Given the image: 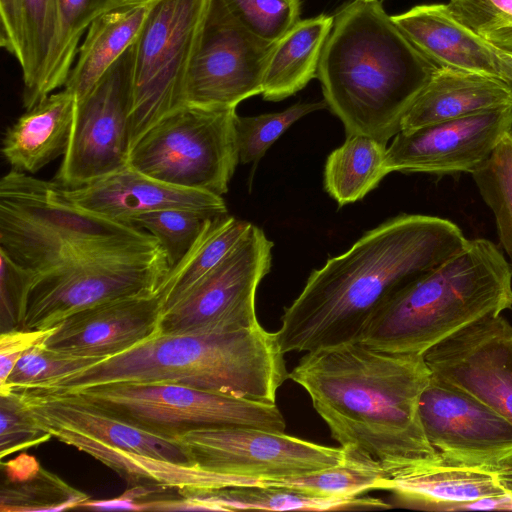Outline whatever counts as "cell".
Returning a JSON list of instances; mask_svg holds the SVG:
<instances>
[{
    "instance_id": "9c48e42d",
    "label": "cell",
    "mask_w": 512,
    "mask_h": 512,
    "mask_svg": "<svg viewBox=\"0 0 512 512\" xmlns=\"http://www.w3.org/2000/svg\"><path fill=\"white\" fill-rule=\"evenodd\" d=\"M169 271L162 248L148 253L87 259L33 274L9 316L12 328L47 330L88 307L157 293Z\"/></svg>"
},
{
    "instance_id": "4fadbf2b",
    "label": "cell",
    "mask_w": 512,
    "mask_h": 512,
    "mask_svg": "<svg viewBox=\"0 0 512 512\" xmlns=\"http://www.w3.org/2000/svg\"><path fill=\"white\" fill-rule=\"evenodd\" d=\"M273 46L246 29L223 0H209L188 71L186 104L236 108L261 94Z\"/></svg>"
},
{
    "instance_id": "f35d334b",
    "label": "cell",
    "mask_w": 512,
    "mask_h": 512,
    "mask_svg": "<svg viewBox=\"0 0 512 512\" xmlns=\"http://www.w3.org/2000/svg\"><path fill=\"white\" fill-rule=\"evenodd\" d=\"M446 5L491 47L512 53V0H449Z\"/></svg>"
},
{
    "instance_id": "ffe728a7",
    "label": "cell",
    "mask_w": 512,
    "mask_h": 512,
    "mask_svg": "<svg viewBox=\"0 0 512 512\" xmlns=\"http://www.w3.org/2000/svg\"><path fill=\"white\" fill-rule=\"evenodd\" d=\"M159 292L119 298L76 312L44 344L53 350L109 358L159 334Z\"/></svg>"
},
{
    "instance_id": "3957f363",
    "label": "cell",
    "mask_w": 512,
    "mask_h": 512,
    "mask_svg": "<svg viewBox=\"0 0 512 512\" xmlns=\"http://www.w3.org/2000/svg\"><path fill=\"white\" fill-rule=\"evenodd\" d=\"M438 68L378 0H354L334 16L317 77L347 135L387 144Z\"/></svg>"
},
{
    "instance_id": "836d02e7",
    "label": "cell",
    "mask_w": 512,
    "mask_h": 512,
    "mask_svg": "<svg viewBox=\"0 0 512 512\" xmlns=\"http://www.w3.org/2000/svg\"><path fill=\"white\" fill-rule=\"evenodd\" d=\"M471 175L494 215L499 241L512 267V131Z\"/></svg>"
},
{
    "instance_id": "7bdbcfd3",
    "label": "cell",
    "mask_w": 512,
    "mask_h": 512,
    "mask_svg": "<svg viewBox=\"0 0 512 512\" xmlns=\"http://www.w3.org/2000/svg\"><path fill=\"white\" fill-rule=\"evenodd\" d=\"M58 325L47 330H22L12 328L0 335V386H2L21 355L33 346L44 342Z\"/></svg>"
},
{
    "instance_id": "60d3db41",
    "label": "cell",
    "mask_w": 512,
    "mask_h": 512,
    "mask_svg": "<svg viewBox=\"0 0 512 512\" xmlns=\"http://www.w3.org/2000/svg\"><path fill=\"white\" fill-rule=\"evenodd\" d=\"M1 458L49 440L52 435L40 427L10 392L0 394Z\"/></svg>"
},
{
    "instance_id": "74e56055",
    "label": "cell",
    "mask_w": 512,
    "mask_h": 512,
    "mask_svg": "<svg viewBox=\"0 0 512 512\" xmlns=\"http://www.w3.org/2000/svg\"><path fill=\"white\" fill-rule=\"evenodd\" d=\"M327 108L325 101L297 103L284 111L258 116H239L235 120L239 161L257 164L268 148L293 123L303 116Z\"/></svg>"
},
{
    "instance_id": "277c9868",
    "label": "cell",
    "mask_w": 512,
    "mask_h": 512,
    "mask_svg": "<svg viewBox=\"0 0 512 512\" xmlns=\"http://www.w3.org/2000/svg\"><path fill=\"white\" fill-rule=\"evenodd\" d=\"M288 376L275 332L258 324L236 330L158 334L84 370L33 388L172 383L275 404L277 391Z\"/></svg>"
},
{
    "instance_id": "d6a6232c",
    "label": "cell",
    "mask_w": 512,
    "mask_h": 512,
    "mask_svg": "<svg viewBox=\"0 0 512 512\" xmlns=\"http://www.w3.org/2000/svg\"><path fill=\"white\" fill-rule=\"evenodd\" d=\"M386 476L377 468L351 460L318 471L261 479V485L294 489L314 496L347 499L376 490V485Z\"/></svg>"
},
{
    "instance_id": "603a6c76",
    "label": "cell",
    "mask_w": 512,
    "mask_h": 512,
    "mask_svg": "<svg viewBox=\"0 0 512 512\" xmlns=\"http://www.w3.org/2000/svg\"><path fill=\"white\" fill-rule=\"evenodd\" d=\"M391 18L413 45L439 68L498 78L493 47L460 23L446 4L418 5Z\"/></svg>"
},
{
    "instance_id": "484cf974",
    "label": "cell",
    "mask_w": 512,
    "mask_h": 512,
    "mask_svg": "<svg viewBox=\"0 0 512 512\" xmlns=\"http://www.w3.org/2000/svg\"><path fill=\"white\" fill-rule=\"evenodd\" d=\"M153 2L112 9L88 27L64 88L84 98L138 38Z\"/></svg>"
},
{
    "instance_id": "4316f807",
    "label": "cell",
    "mask_w": 512,
    "mask_h": 512,
    "mask_svg": "<svg viewBox=\"0 0 512 512\" xmlns=\"http://www.w3.org/2000/svg\"><path fill=\"white\" fill-rule=\"evenodd\" d=\"M333 22L334 16L326 14L300 20L274 43L263 78V99L283 100L317 77Z\"/></svg>"
},
{
    "instance_id": "ee69618b",
    "label": "cell",
    "mask_w": 512,
    "mask_h": 512,
    "mask_svg": "<svg viewBox=\"0 0 512 512\" xmlns=\"http://www.w3.org/2000/svg\"><path fill=\"white\" fill-rule=\"evenodd\" d=\"M8 482H23L38 474L41 470L36 459L29 455H20L18 458L2 464Z\"/></svg>"
},
{
    "instance_id": "8d00e7d4",
    "label": "cell",
    "mask_w": 512,
    "mask_h": 512,
    "mask_svg": "<svg viewBox=\"0 0 512 512\" xmlns=\"http://www.w3.org/2000/svg\"><path fill=\"white\" fill-rule=\"evenodd\" d=\"M102 360L53 350L42 342L21 355L6 382L0 386V394L16 388L45 386Z\"/></svg>"
},
{
    "instance_id": "5b68a950",
    "label": "cell",
    "mask_w": 512,
    "mask_h": 512,
    "mask_svg": "<svg viewBox=\"0 0 512 512\" xmlns=\"http://www.w3.org/2000/svg\"><path fill=\"white\" fill-rule=\"evenodd\" d=\"M512 309V267L490 240L458 253L395 293L372 316L359 342L381 351L423 355L469 324Z\"/></svg>"
},
{
    "instance_id": "4dcf8cb0",
    "label": "cell",
    "mask_w": 512,
    "mask_h": 512,
    "mask_svg": "<svg viewBox=\"0 0 512 512\" xmlns=\"http://www.w3.org/2000/svg\"><path fill=\"white\" fill-rule=\"evenodd\" d=\"M112 0H57L59 28L40 87V101L65 85L93 20L109 10Z\"/></svg>"
},
{
    "instance_id": "d6986e66",
    "label": "cell",
    "mask_w": 512,
    "mask_h": 512,
    "mask_svg": "<svg viewBox=\"0 0 512 512\" xmlns=\"http://www.w3.org/2000/svg\"><path fill=\"white\" fill-rule=\"evenodd\" d=\"M8 392L19 400L27 413L42 428L62 426L117 448L180 464L194 465L178 438L131 424L73 392L39 388H16Z\"/></svg>"
},
{
    "instance_id": "d590c367",
    "label": "cell",
    "mask_w": 512,
    "mask_h": 512,
    "mask_svg": "<svg viewBox=\"0 0 512 512\" xmlns=\"http://www.w3.org/2000/svg\"><path fill=\"white\" fill-rule=\"evenodd\" d=\"M89 500L57 476L43 470L23 482H7L1 491V511H60Z\"/></svg>"
},
{
    "instance_id": "2e32d148",
    "label": "cell",
    "mask_w": 512,
    "mask_h": 512,
    "mask_svg": "<svg viewBox=\"0 0 512 512\" xmlns=\"http://www.w3.org/2000/svg\"><path fill=\"white\" fill-rule=\"evenodd\" d=\"M512 131V105L400 131L386 149L391 172L472 173Z\"/></svg>"
},
{
    "instance_id": "8992f818",
    "label": "cell",
    "mask_w": 512,
    "mask_h": 512,
    "mask_svg": "<svg viewBox=\"0 0 512 512\" xmlns=\"http://www.w3.org/2000/svg\"><path fill=\"white\" fill-rule=\"evenodd\" d=\"M150 233L73 204L55 181L11 170L0 181V251L33 274L110 255L153 252Z\"/></svg>"
},
{
    "instance_id": "52a82bcc",
    "label": "cell",
    "mask_w": 512,
    "mask_h": 512,
    "mask_svg": "<svg viewBox=\"0 0 512 512\" xmlns=\"http://www.w3.org/2000/svg\"><path fill=\"white\" fill-rule=\"evenodd\" d=\"M236 117V108L185 104L132 146L129 165L161 182L222 196L239 162Z\"/></svg>"
},
{
    "instance_id": "7c38bea8",
    "label": "cell",
    "mask_w": 512,
    "mask_h": 512,
    "mask_svg": "<svg viewBox=\"0 0 512 512\" xmlns=\"http://www.w3.org/2000/svg\"><path fill=\"white\" fill-rule=\"evenodd\" d=\"M135 42L77 101L69 145L54 181L76 188L129 165Z\"/></svg>"
},
{
    "instance_id": "30bf717a",
    "label": "cell",
    "mask_w": 512,
    "mask_h": 512,
    "mask_svg": "<svg viewBox=\"0 0 512 512\" xmlns=\"http://www.w3.org/2000/svg\"><path fill=\"white\" fill-rule=\"evenodd\" d=\"M209 0H156L135 41L130 111L132 146L186 104V85Z\"/></svg>"
},
{
    "instance_id": "bcb514c9",
    "label": "cell",
    "mask_w": 512,
    "mask_h": 512,
    "mask_svg": "<svg viewBox=\"0 0 512 512\" xmlns=\"http://www.w3.org/2000/svg\"><path fill=\"white\" fill-rule=\"evenodd\" d=\"M494 53L498 79L503 82L512 96V53L503 52L497 49H494Z\"/></svg>"
},
{
    "instance_id": "f6af8a7d",
    "label": "cell",
    "mask_w": 512,
    "mask_h": 512,
    "mask_svg": "<svg viewBox=\"0 0 512 512\" xmlns=\"http://www.w3.org/2000/svg\"><path fill=\"white\" fill-rule=\"evenodd\" d=\"M78 507L94 509V510H140V506L137 502H134L130 499L119 497L114 500L107 501H86L80 504Z\"/></svg>"
},
{
    "instance_id": "8fae6325",
    "label": "cell",
    "mask_w": 512,
    "mask_h": 512,
    "mask_svg": "<svg viewBox=\"0 0 512 512\" xmlns=\"http://www.w3.org/2000/svg\"><path fill=\"white\" fill-rule=\"evenodd\" d=\"M272 247L264 232L250 224L221 262L161 314L159 334L236 330L260 324L255 295L270 270Z\"/></svg>"
},
{
    "instance_id": "44dd1931",
    "label": "cell",
    "mask_w": 512,
    "mask_h": 512,
    "mask_svg": "<svg viewBox=\"0 0 512 512\" xmlns=\"http://www.w3.org/2000/svg\"><path fill=\"white\" fill-rule=\"evenodd\" d=\"M62 188L76 206L119 222L171 208L228 212L222 196L161 182L130 165L88 184Z\"/></svg>"
},
{
    "instance_id": "d4e9b609",
    "label": "cell",
    "mask_w": 512,
    "mask_h": 512,
    "mask_svg": "<svg viewBox=\"0 0 512 512\" xmlns=\"http://www.w3.org/2000/svg\"><path fill=\"white\" fill-rule=\"evenodd\" d=\"M512 105L498 78L453 68H438L401 122V131Z\"/></svg>"
},
{
    "instance_id": "7a4b0ae2",
    "label": "cell",
    "mask_w": 512,
    "mask_h": 512,
    "mask_svg": "<svg viewBox=\"0 0 512 512\" xmlns=\"http://www.w3.org/2000/svg\"><path fill=\"white\" fill-rule=\"evenodd\" d=\"M468 239L452 221L402 214L366 232L308 277L275 332L282 352H312L358 341L395 293L438 266Z\"/></svg>"
},
{
    "instance_id": "1f68e13d",
    "label": "cell",
    "mask_w": 512,
    "mask_h": 512,
    "mask_svg": "<svg viewBox=\"0 0 512 512\" xmlns=\"http://www.w3.org/2000/svg\"><path fill=\"white\" fill-rule=\"evenodd\" d=\"M26 46L20 65L23 78L22 101L26 110L40 102V87L58 28L57 0H25Z\"/></svg>"
},
{
    "instance_id": "f1b7e54d",
    "label": "cell",
    "mask_w": 512,
    "mask_h": 512,
    "mask_svg": "<svg viewBox=\"0 0 512 512\" xmlns=\"http://www.w3.org/2000/svg\"><path fill=\"white\" fill-rule=\"evenodd\" d=\"M250 224L228 213L207 223L190 250L163 279L158 290L162 313L179 302L202 277L221 262L239 242Z\"/></svg>"
},
{
    "instance_id": "ac0fdd59",
    "label": "cell",
    "mask_w": 512,
    "mask_h": 512,
    "mask_svg": "<svg viewBox=\"0 0 512 512\" xmlns=\"http://www.w3.org/2000/svg\"><path fill=\"white\" fill-rule=\"evenodd\" d=\"M376 490L391 492L406 507L454 511L462 503L512 495V459L474 461L439 453L434 461L384 476Z\"/></svg>"
},
{
    "instance_id": "ba28073f",
    "label": "cell",
    "mask_w": 512,
    "mask_h": 512,
    "mask_svg": "<svg viewBox=\"0 0 512 512\" xmlns=\"http://www.w3.org/2000/svg\"><path fill=\"white\" fill-rule=\"evenodd\" d=\"M59 391L73 392L131 424L176 438L206 427L242 426L277 432L286 428L276 403L249 401L181 384L114 383Z\"/></svg>"
},
{
    "instance_id": "ab89813d",
    "label": "cell",
    "mask_w": 512,
    "mask_h": 512,
    "mask_svg": "<svg viewBox=\"0 0 512 512\" xmlns=\"http://www.w3.org/2000/svg\"><path fill=\"white\" fill-rule=\"evenodd\" d=\"M252 34L277 42L300 21V0H223Z\"/></svg>"
},
{
    "instance_id": "f546056e",
    "label": "cell",
    "mask_w": 512,
    "mask_h": 512,
    "mask_svg": "<svg viewBox=\"0 0 512 512\" xmlns=\"http://www.w3.org/2000/svg\"><path fill=\"white\" fill-rule=\"evenodd\" d=\"M386 143L365 135H347L327 158L325 189L339 206L356 202L389 174L385 165Z\"/></svg>"
},
{
    "instance_id": "83f0119b",
    "label": "cell",
    "mask_w": 512,
    "mask_h": 512,
    "mask_svg": "<svg viewBox=\"0 0 512 512\" xmlns=\"http://www.w3.org/2000/svg\"><path fill=\"white\" fill-rule=\"evenodd\" d=\"M181 495L200 504L204 511H330L390 507L377 498H324L294 489L264 485L189 491Z\"/></svg>"
},
{
    "instance_id": "e0dca14e",
    "label": "cell",
    "mask_w": 512,
    "mask_h": 512,
    "mask_svg": "<svg viewBox=\"0 0 512 512\" xmlns=\"http://www.w3.org/2000/svg\"><path fill=\"white\" fill-rule=\"evenodd\" d=\"M419 415L429 443L442 455L474 461L512 459V423L456 387L431 376Z\"/></svg>"
},
{
    "instance_id": "7dc6e473",
    "label": "cell",
    "mask_w": 512,
    "mask_h": 512,
    "mask_svg": "<svg viewBox=\"0 0 512 512\" xmlns=\"http://www.w3.org/2000/svg\"><path fill=\"white\" fill-rule=\"evenodd\" d=\"M156 0H112L109 10L126 7V6H132V5H140V4H146L151 3ZM108 10V11H109Z\"/></svg>"
},
{
    "instance_id": "e575fe53",
    "label": "cell",
    "mask_w": 512,
    "mask_h": 512,
    "mask_svg": "<svg viewBox=\"0 0 512 512\" xmlns=\"http://www.w3.org/2000/svg\"><path fill=\"white\" fill-rule=\"evenodd\" d=\"M227 213L171 208L134 216L129 223L157 239L165 253L170 270L190 250L207 223Z\"/></svg>"
},
{
    "instance_id": "6da1fadb",
    "label": "cell",
    "mask_w": 512,
    "mask_h": 512,
    "mask_svg": "<svg viewBox=\"0 0 512 512\" xmlns=\"http://www.w3.org/2000/svg\"><path fill=\"white\" fill-rule=\"evenodd\" d=\"M430 377L423 355L359 341L307 352L288 376L310 396L348 458L386 475L439 457L419 415Z\"/></svg>"
},
{
    "instance_id": "9a60e30c",
    "label": "cell",
    "mask_w": 512,
    "mask_h": 512,
    "mask_svg": "<svg viewBox=\"0 0 512 512\" xmlns=\"http://www.w3.org/2000/svg\"><path fill=\"white\" fill-rule=\"evenodd\" d=\"M431 376L484 403L512 423V325L483 317L423 354Z\"/></svg>"
},
{
    "instance_id": "7402d4cb",
    "label": "cell",
    "mask_w": 512,
    "mask_h": 512,
    "mask_svg": "<svg viewBox=\"0 0 512 512\" xmlns=\"http://www.w3.org/2000/svg\"><path fill=\"white\" fill-rule=\"evenodd\" d=\"M43 429L60 442L102 462L136 486L173 488L183 493L261 484L259 478L219 473L196 464H180L117 448L66 427L52 425Z\"/></svg>"
},
{
    "instance_id": "b9f144b4",
    "label": "cell",
    "mask_w": 512,
    "mask_h": 512,
    "mask_svg": "<svg viewBox=\"0 0 512 512\" xmlns=\"http://www.w3.org/2000/svg\"><path fill=\"white\" fill-rule=\"evenodd\" d=\"M0 44L22 64L26 46L25 0H0Z\"/></svg>"
},
{
    "instance_id": "5bb4252c",
    "label": "cell",
    "mask_w": 512,
    "mask_h": 512,
    "mask_svg": "<svg viewBox=\"0 0 512 512\" xmlns=\"http://www.w3.org/2000/svg\"><path fill=\"white\" fill-rule=\"evenodd\" d=\"M178 439L203 469L259 479L310 473L347 460L341 447L252 427L198 428Z\"/></svg>"
},
{
    "instance_id": "cb8c5ba5",
    "label": "cell",
    "mask_w": 512,
    "mask_h": 512,
    "mask_svg": "<svg viewBox=\"0 0 512 512\" xmlns=\"http://www.w3.org/2000/svg\"><path fill=\"white\" fill-rule=\"evenodd\" d=\"M77 99L63 89L26 110L4 134L2 154L11 168L36 173L67 151Z\"/></svg>"
}]
</instances>
